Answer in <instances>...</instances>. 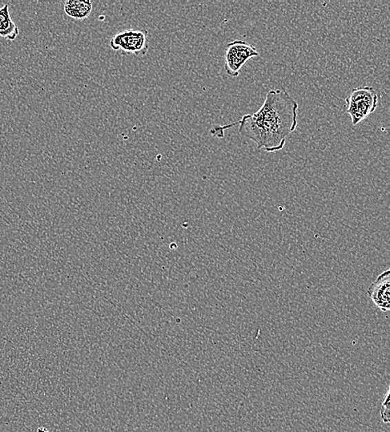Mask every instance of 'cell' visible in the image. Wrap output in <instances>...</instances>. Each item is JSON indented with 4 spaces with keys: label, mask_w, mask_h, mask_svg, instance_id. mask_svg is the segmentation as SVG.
<instances>
[{
    "label": "cell",
    "mask_w": 390,
    "mask_h": 432,
    "mask_svg": "<svg viewBox=\"0 0 390 432\" xmlns=\"http://www.w3.org/2000/svg\"><path fill=\"white\" fill-rule=\"evenodd\" d=\"M298 108V103L287 92L270 90L258 111L226 126L214 127L210 133L223 138L225 131L238 125L240 134L254 141L257 149L274 153L283 150L288 136L296 131Z\"/></svg>",
    "instance_id": "obj_1"
},
{
    "label": "cell",
    "mask_w": 390,
    "mask_h": 432,
    "mask_svg": "<svg viewBox=\"0 0 390 432\" xmlns=\"http://www.w3.org/2000/svg\"><path fill=\"white\" fill-rule=\"evenodd\" d=\"M380 95L372 87L353 88L345 99L347 112L351 116L353 126L360 123L375 112L379 105Z\"/></svg>",
    "instance_id": "obj_2"
},
{
    "label": "cell",
    "mask_w": 390,
    "mask_h": 432,
    "mask_svg": "<svg viewBox=\"0 0 390 432\" xmlns=\"http://www.w3.org/2000/svg\"><path fill=\"white\" fill-rule=\"evenodd\" d=\"M112 50L121 51L123 55H145L150 48L148 31L127 30L116 34L110 40Z\"/></svg>",
    "instance_id": "obj_3"
},
{
    "label": "cell",
    "mask_w": 390,
    "mask_h": 432,
    "mask_svg": "<svg viewBox=\"0 0 390 432\" xmlns=\"http://www.w3.org/2000/svg\"><path fill=\"white\" fill-rule=\"evenodd\" d=\"M259 56V52L255 47L245 40L237 39L227 45L225 54V71L232 78H236L240 75L243 68L249 60Z\"/></svg>",
    "instance_id": "obj_4"
},
{
    "label": "cell",
    "mask_w": 390,
    "mask_h": 432,
    "mask_svg": "<svg viewBox=\"0 0 390 432\" xmlns=\"http://www.w3.org/2000/svg\"><path fill=\"white\" fill-rule=\"evenodd\" d=\"M368 296L382 312H389L390 309V271L389 269L382 273L369 286Z\"/></svg>",
    "instance_id": "obj_5"
},
{
    "label": "cell",
    "mask_w": 390,
    "mask_h": 432,
    "mask_svg": "<svg viewBox=\"0 0 390 432\" xmlns=\"http://www.w3.org/2000/svg\"><path fill=\"white\" fill-rule=\"evenodd\" d=\"M92 9V3L90 0H68L64 3V12L72 19L84 20L90 17Z\"/></svg>",
    "instance_id": "obj_6"
},
{
    "label": "cell",
    "mask_w": 390,
    "mask_h": 432,
    "mask_svg": "<svg viewBox=\"0 0 390 432\" xmlns=\"http://www.w3.org/2000/svg\"><path fill=\"white\" fill-rule=\"evenodd\" d=\"M19 34V28L11 19L9 6L5 5L0 8V36L14 41Z\"/></svg>",
    "instance_id": "obj_7"
},
{
    "label": "cell",
    "mask_w": 390,
    "mask_h": 432,
    "mask_svg": "<svg viewBox=\"0 0 390 432\" xmlns=\"http://www.w3.org/2000/svg\"><path fill=\"white\" fill-rule=\"evenodd\" d=\"M389 401H390V387H388L387 393H386L384 402L382 403L380 415L382 421L384 423L388 424L390 421V410H389Z\"/></svg>",
    "instance_id": "obj_8"
},
{
    "label": "cell",
    "mask_w": 390,
    "mask_h": 432,
    "mask_svg": "<svg viewBox=\"0 0 390 432\" xmlns=\"http://www.w3.org/2000/svg\"><path fill=\"white\" fill-rule=\"evenodd\" d=\"M37 432H50L45 427H39Z\"/></svg>",
    "instance_id": "obj_9"
}]
</instances>
